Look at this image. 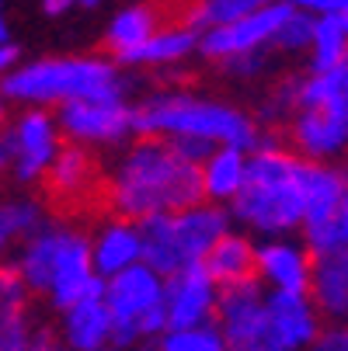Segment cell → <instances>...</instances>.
<instances>
[{
  "label": "cell",
  "instance_id": "obj_14",
  "mask_svg": "<svg viewBox=\"0 0 348 351\" xmlns=\"http://www.w3.org/2000/svg\"><path fill=\"white\" fill-rule=\"evenodd\" d=\"M91 275H94V265H91V240H87L80 230H70V226H67L60 258H56V271H53V282H49V292H45L49 306H53L56 313L70 310L77 299H84Z\"/></svg>",
  "mask_w": 348,
  "mask_h": 351
},
{
  "label": "cell",
  "instance_id": "obj_12",
  "mask_svg": "<svg viewBox=\"0 0 348 351\" xmlns=\"http://www.w3.org/2000/svg\"><path fill=\"white\" fill-rule=\"evenodd\" d=\"M314 254L303 240L292 237H265L258 243V278L265 289L307 292L310 289Z\"/></svg>",
  "mask_w": 348,
  "mask_h": 351
},
{
  "label": "cell",
  "instance_id": "obj_19",
  "mask_svg": "<svg viewBox=\"0 0 348 351\" xmlns=\"http://www.w3.org/2000/svg\"><path fill=\"white\" fill-rule=\"evenodd\" d=\"M32 330L28 289L14 265H0V351H28Z\"/></svg>",
  "mask_w": 348,
  "mask_h": 351
},
{
  "label": "cell",
  "instance_id": "obj_10",
  "mask_svg": "<svg viewBox=\"0 0 348 351\" xmlns=\"http://www.w3.org/2000/svg\"><path fill=\"white\" fill-rule=\"evenodd\" d=\"M265 313H268V344H279L286 351H307L324 327L307 292L265 289Z\"/></svg>",
  "mask_w": 348,
  "mask_h": 351
},
{
  "label": "cell",
  "instance_id": "obj_15",
  "mask_svg": "<svg viewBox=\"0 0 348 351\" xmlns=\"http://www.w3.org/2000/svg\"><path fill=\"white\" fill-rule=\"evenodd\" d=\"M161 299H164V275H157L143 261H136V265L105 278V303H108L112 317L139 320V313H146L154 303H161Z\"/></svg>",
  "mask_w": 348,
  "mask_h": 351
},
{
  "label": "cell",
  "instance_id": "obj_28",
  "mask_svg": "<svg viewBox=\"0 0 348 351\" xmlns=\"http://www.w3.org/2000/svg\"><path fill=\"white\" fill-rule=\"evenodd\" d=\"M35 226H42V209L32 198H8V202H0V258H4V250L18 237H28Z\"/></svg>",
  "mask_w": 348,
  "mask_h": 351
},
{
  "label": "cell",
  "instance_id": "obj_45",
  "mask_svg": "<svg viewBox=\"0 0 348 351\" xmlns=\"http://www.w3.org/2000/svg\"><path fill=\"white\" fill-rule=\"evenodd\" d=\"M77 4H80V8H97L102 0H77Z\"/></svg>",
  "mask_w": 348,
  "mask_h": 351
},
{
  "label": "cell",
  "instance_id": "obj_29",
  "mask_svg": "<svg viewBox=\"0 0 348 351\" xmlns=\"http://www.w3.org/2000/svg\"><path fill=\"white\" fill-rule=\"evenodd\" d=\"M262 4H268V0H198L188 14V28L202 32V28H213V25H230L244 14L258 11Z\"/></svg>",
  "mask_w": 348,
  "mask_h": 351
},
{
  "label": "cell",
  "instance_id": "obj_46",
  "mask_svg": "<svg viewBox=\"0 0 348 351\" xmlns=\"http://www.w3.org/2000/svg\"><path fill=\"white\" fill-rule=\"evenodd\" d=\"M4 101H8V97L0 94V125H4Z\"/></svg>",
  "mask_w": 348,
  "mask_h": 351
},
{
  "label": "cell",
  "instance_id": "obj_11",
  "mask_svg": "<svg viewBox=\"0 0 348 351\" xmlns=\"http://www.w3.org/2000/svg\"><path fill=\"white\" fill-rule=\"evenodd\" d=\"M14 181L32 184L45 178L49 164H53L60 149V125L56 115H49L42 105H32L18 122H14Z\"/></svg>",
  "mask_w": 348,
  "mask_h": 351
},
{
  "label": "cell",
  "instance_id": "obj_31",
  "mask_svg": "<svg viewBox=\"0 0 348 351\" xmlns=\"http://www.w3.org/2000/svg\"><path fill=\"white\" fill-rule=\"evenodd\" d=\"M268 53H272V49H251V53H237V56L220 60V66H223V73H227V77L251 80V77L265 73V66H268Z\"/></svg>",
  "mask_w": 348,
  "mask_h": 351
},
{
  "label": "cell",
  "instance_id": "obj_40",
  "mask_svg": "<svg viewBox=\"0 0 348 351\" xmlns=\"http://www.w3.org/2000/svg\"><path fill=\"white\" fill-rule=\"evenodd\" d=\"M73 4H77V0H42V11H45L49 18H60V14H67Z\"/></svg>",
  "mask_w": 348,
  "mask_h": 351
},
{
  "label": "cell",
  "instance_id": "obj_6",
  "mask_svg": "<svg viewBox=\"0 0 348 351\" xmlns=\"http://www.w3.org/2000/svg\"><path fill=\"white\" fill-rule=\"evenodd\" d=\"M56 125L73 143L115 146L132 136V108L126 97H70L56 105Z\"/></svg>",
  "mask_w": 348,
  "mask_h": 351
},
{
  "label": "cell",
  "instance_id": "obj_24",
  "mask_svg": "<svg viewBox=\"0 0 348 351\" xmlns=\"http://www.w3.org/2000/svg\"><path fill=\"white\" fill-rule=\"evenodd\" d=\"M49 191L53 195H80L84 188H87V181H91V174H94V167H91V154L84 149V143H67V146H60L56 149V157H53V164H49Z\"/></svg>",
  "mask_w": 348,
  "mask_h": 351
},
{
  "label": "cell",
  "instance_id": "obj_13",
  "mask_svg": "<svg viewBox=\"0 0 348 351\" xmlns=\"http://www.w3.org/2000/svg\"><path fill=\"white\" fill-rule=\"evenodd\" d=\"M233 230V216L227 206L220 202H195L188 209H178L171 213V233H174V247H178V254L181 261H202L206 258V250L227 233Z\"/></svg>",
  "mask_w": 348,
  "mask_h": 351
},
{
  "label": "cell",
  "instance_id": "obj_42",
  "mask_svg": "<svg viewBox=\"0 0 348 351\" xmlns=\"http://www.w3.org/2000/svg\"><path fill=\"white\" fill-rule=\"evenodd\" d=\"M338 70H341V84H345V94H348V56H345V63H341Z\"/></svg>",
  "mask_w": 348,
  "mask_h": 351
},
{
  "label": "cell",
  "instance_id": "obj_23",
  "mask_svg": "<svg viewBox=\"0 0 348 351\" xmlns=\"http://www.w3.org/2000/svg\"><path fill=\"white\" fill-rule=\"evenodd\" d=\"M244 171H247V149H237V146H216L213 154H209L202 164H198L206 202H220V206H227L230 198L240 191V184H244Z\"/></svg>",
  "mask_w": 348,
  "mask_h": 351
},
{
  "label": "cell",
  "instance_id": "obj_1",
  "mask_svg": "<svg viewBox=\"0 0 348 351\" xmlns=\"http://www.w3.org/2000/svg\"><path fill=\"white\" fill-rule=\"evenodd\" d=\"M202 198L198 164L185 160L164 136H139V143L126 149V157L115 164L108 181V206L122 219L178 213Z\"/></svg>",
  "mask_w": 348,
  "mask_h": 351
},
{
  "label": "cell",
  "instance_id": "obj_47",
  "mask_svg": "<svg viewBox=\"0 0 348 351\" xmlns=\"http://www.w3.org/2000/svg\"><path fill=\"white\" fill-rule=\"evenodd\" d=\"M97 351H122V348H112V344H105V348H97Z\"/></svg>",
  "mask_w": 348,
  "mask_h": 351
},
{
  "label": "cell",
  "instance_id": "obj_37",
  "mask_svg": "<svg viewBox=\"0 0 348 351\" xmlns=\"http://www.w3.org/2000/svg\"><path fill=\"white\" fill-rule=\"evenodd\" d=\"M334 233H338V243L341 247H348V191H345V198L338 202V209H334Z\"/></svg>",
  "mask_w": 348,
  "mask_h": 351
},
{
  "label": "cell",
  "instance_id": "obj_21",
  "mask_svg": "<svg viewBox=\"0 0 348 351\" xmlns=\"http://www.w3.org/2000/svg\"><path fill=\"white\" fill-rule=\"evenodd\" d=\"M198 49V32L181 25V28H157L154 35H146L139 45L115 53L119 66H167L185 60L188 53Z\"/></svg>",
  "mask_w": 348,
  "mask_h": 351
},
{
  "label": "cell",
  "instance_id": "obj_2",
  "mask_svg": "<svg viewBox=\"0 0 348 351\" xmlns=\"http://www.w3.org/2000/svg\"><path fill=\"white\" fill-rule=\"evenodd\" d=\"M303 157L272 136H258L247 154L240 191L230 198V216L255 237H292L300 233L307 213Z\"/></svg>",
  "mask_w": 348,
  "mask_h": 351
},
{
  "label": "cell",
  "instance_id": "obj_25",
  "mask_svg": "<svg viewBox=\"0 0 348 351\" xmlns=\"http://www.w3.org/2000/svg\"><path fill=\"white\" fill-rule=\"evenodd\" d=\"M310 70H338L348 56V28L341 25L338 11L314 14V35H310Z\"/></svg>",
  "mask_w": 348,
  "mask_h": 351
},
{
  "label": "cell",
  "instance_id": "obj_5",
  "mask_svg": "<svg viewBox=\"0 0 348 351\" xmlns=\"http://www.w3.org/2000/svg\"><path fill=\"white\" fill-rule=\"evenodd\" d=\"M289 149L303 160H341L348 154V94L341 70H310L300 77L289 112Z\"/></svg>",
  "mask_w": 348,
  "mask_h": 351
},
{
  "label": "cell",
  "instance_id": "obj_8",
  "mask_svg": "<svg viewBox=\"0 0 348 351\" xmlns=\"http://www.w3.org/2000/svg\"><path fill=\"white\" fill-rule=\"evenodd\" d=\"M292 4L286 0H268L258 11L244 14L230 25H213V28H202L198 32V49L206 60L220 63L227 56H237V53H251V49H272V35L279 28V21L289 14Z\"/></svg>",
  "mask_w": 348,
  "mask_h": 351
},
{
  "label": "cell",
  "instance_id": "obj_39",
  "mask_svg": "<svg viewBox=\"0 0 348 351\" xmlns=\"http://www.w3.org/2000/svg\"><path fill=\"white\" fill-rule=\"evenodd\" d=\"M18 60H21V49L14 42H0V77L11 73L18 66Z\"/></svg>",
  "mask_w": 348,
  "mask_h": 351
},
{
  "label": "cell",
  "instance_id": "obj_7",
  "mask_svg": "<svg viewBox=\"0 0 348 351\" xmlns=\"http://www.w3.org/2000/svg\"><path fill=\"white\" fill-rule=\"evenodd\" d=\"M230 351H255L268 344V313H265V285L262 278H244L223 285L213 313Z\"/></svg>",
  "mask_w": 348,
  "mask_h": 351
},
{
  "label": "cell",
  "instance_id": "obj_30",
  "mask_svg": "<svg viewBox=\"0 0 348 351\" xmlns=\"http://www.w3.org/2000/svg\"><path fill=\"white\" fill-rule=\"evenodd\" d=\"M310 35H314V14L303 8H289V14L279 21L272 35V49L286 56H300L310 49Z\"/></svg>",
  "mask_w": 348,
  "mask_h": 351
},
{
  "label": "cell",
  "instance_id": "obj_41",
  "mask_svg": "<svg viewBox=\"0 0 348 351\" xmlns=\"http://www.w3.org/2000/svg\"><path fill=\"white\" fill-rule=\"evenodd\" d=\"M0 42H11V28H8V18H4V4H0Z\"/></svg>",
  "mask_w": 348,
  "mask_h": 351
},
{
  "label": "cell",
  "instance_id": "obj_36",
  "mask_svg": "<svg viewBox=\"0 0 348 351\" xmlns=\"http://www.w3.org/2000/svg\"><path fill=\"white\" fill-rule=\"evenodd\" d=\"M286 4H292V8H303V11H310V14H331V11H338L345 0H286Z\"/></svg>",
  "mask_w": 348,
  "mask_h": 351
},
{
  "label": "cell",
  "instance_id": "obj_17",
  "mask_svg": "<svg viewBox=\"0 0 348 351\" xmlns=\"http://www.w3.org/2000/svg\"><path fill=\"white\" fill-rule=\"evenodd\" d=\"M67 226H35L14 254V271L21 275L28 295H45L56 271V258L63 247Z\"/></svg>",
  "mask_w": 348,
  "mask_h": 351
},
{
  "label": "cell",
  "instance_id": "obj_3",
  "mask_svg": "<svg viewBox=\"0 0 348 351\" xmlns=\"http://www.w3.org/2000/svg\"><path fill=\"white\" fill-rule=\"evenodd\" d=\"M132 132L136 136H202L216 146H237L251 149L258 146V122L227 105V101H209L188 90H157L143 105L132 108Z\"/></svg>",
  "mask_w": 348,
  "mask_h": 351
},
{
  "label": "cell",
  "instance_id": "obj_4",
  "mask_svg": "<svg viewBox=\"0 0 348 351\" xmlns=\"http://www.w3.org/2000/svg\"><path fill=\"white\" fill-rule=\"evenodd\" d=\"M126 80L105 56H56L14 66L0 77V94L21 105H60L70 97H122Z\"/></svg>",
  "mask_w": 348,
  "mask_h": 351
},
{
  "label": "cell",
  "instance_id": "obj_34",
  "mask_svg": "<svg viewBox=\"0 0 348 351\" xmlns=\"http://www.w3.org/2000/svg\"><path fill=\"white\" fill-rule=\"evenodd\" d=\"M164 330H167V310H164V299H161V303H154L146 313H139V334H143V341H157Z\"/></svg>",
  "mask_w": 348,
  "mask_h": 351
},
{
  "label": "cell",
  "instance_id": "obj_26",
  "mask_svg": "<svg viewBox=\"0 0 348 351\" xmlns=\"http://www.w3.org/2000/svg\"><path fill=\"white\" fill-rule=\"evenodd\" d=\"M157 32V14L146 8V4H132L126 11H119L105 32V42L112 53H126V49L139 45L146 35H154Z\"/></svg>",
  "mask_w": 348,
  "mask_h": 351
},
{
  "label": "cell",
  "instance_id": "obj_22",
  "mask_svg": "<svg viewBox=\"0 0 348 351\" xmlns=\"http://www.w3.org/2000/svg\"><path fill=\"white\" fill-rule=\"evenodd\" d=\"M139 261V230L136 219H112L97 230V237L91 240V265L97 275H115L129 265Z\"/></svg>",
  "mask_w": 348,
  "mask_h": 351
},
{
  "label": "cell",
  "instance_id": "obj_44",
  "mask_svg": "<svg viewBox=\"0 0 348 351\" xmlns=\"http://www.w3.org/2000/svg\"><path fill=\"white\" fill-rule=\"evenodd\" d=\"M255 351H286V348H279V344H262V348H255Z\"/></svg>",
  "mask_w": 348,
  "mask_h": 351
},
{
  "label": "cell",
  "instance_id": "obj_32",
  "mask_svg": "<svg viewBox=\"0 0 348 351\" xmlns=\"http://www.w3.org/2000/svg\"><path fill=\"white\" fill-rule=\"evenodd\" d=\"M171 146L178 149L185 160H192V164H202L213 149H216V143H209V139H202V136H171Z\"/></svg>",
  "mask_w": 348,
  "mask_h": 351
},
{
  "label": "cell",
  "instance_id": "obj_18",
  "mask_svg": "<svg viewBox=\"0 0 348 351\" xmlns=\"http://www.w3.org/2000/svg\"><path fill=\"white\" fill-rule=\"evenodd\" d=\"M112 341V310L102 295H84L63 310V348L97 351Z\"/></svg>",
  "mask_w": 348,
  "mask_h": 351
},
{
  "label": "cell",
  "instance_id": "obj_16",
  "mask_svg": "<svg viewBox=\"0 0 348 351\" xmlns=\"http://www.w3.org/2000/svg\"><path fill=\"white\" fill-rule=\"evenodd\" d=\"M307 295L314 299L321 320H327V324L348 320V247L314 254Z\"/></svg>",
  "mask_w": 348,
  "mask_h": 351
},
{
  "label": "cell",
  "instance_id": "obj_38",
  "mask_svg": "<svg viewBox=\"0 0 348 351\" xmlns=\"http://www.w3.org/2000/svg\"><path fill=\"white\" fill-rule=\"evenodd\" d=\"M14 167V132L4 129L0 132V174Z\"/></svg>",
  "mask_w": 348,
  "mask_h": 351
},
{
  "label": "cell",
  "instance_id": "obj_20",
  "mask_svg": "<svg viewBox=\"0 0 348 351\" xmlns=\"http://www.w3.org/2000/svg\"><path fill=\"white\" fill-rule=\"evenodd\" d=\"M206 271L213 275V282L223 289V285H233V282H244V278H258V243L251 240V233H233L227 230L202 258Z\"/></svg>",
  "mask_w": 348,
  "mask_h": 351
},
{
  "label": "cell",
  "instance_id": "obj_35",
  "mask_svg": "<svg viewBox=\"0 0 348 351\" xmlns=\"http://www.w3.org/2000/svg\"><path fill=\"white\" fill-rule=\"evenodd\" d=\"M28 351H67V348L53 337V330H49V327H35V330H32V344H28Z\"/></svg>",
  "mask_w": 348,
  "mask_h": 351
},
{
  "label": "cell",
  "instance_id": "obj_27",
  "mask_svg": "<svg viewBox=\"0 0 348 351\" xmlns=\"http://www.w3.org/2000/svg\"><path fill=\"white\" fill-rule=\"evenodd\" d=\"M154 351H230L216 320L198 324V327H178V330H164L154 341Z\"/></svg>",
  "mask_w": 348,
  "mask_h": 351
},
{
  "label": "cell",
  "instance_id": "obj_9",
  "mask_svg": "<svg viewBox=\"0 0 348 351\" xmlns=\"http://www.w3.org/2000/svg\"><path fill=\"white\" fill-rule=\"evenodd\" d=\"M220 285L206 271L202 261H188L178 271L164 278V310H167V330L178 327H198L209 324L216 313Z\"/></svg>",
  "mask_w": 348,
  "mask_h": 351
},
{
  "label": "cell",
  "instance_id": "obj_43",
  "mask_svg": "<svg viewBox=\"0 0 348 351\" xmlns=\"http://www.w3.org/2000/svg\"><path fill=\"white\" fill-rule=\"evenodd\" d=\"M338 18H341V25H345V28H348V0H345V4H341V8H338Z\"/></svg>",
  "mask_w": 348,
  "mask_h": 351
},
{
  "label": "cell",
  "instance_id": "obj_33",
  "mask_svg": "<svg viewBox=\"0 0 348 351\" xmlns=\"http://www.w3.org/2000/svg\"><path fill=\"white\" fill-rule=\"evenodd\" d=\"M307 351H348V320L321 327V334L314 337V344Z\"/></svg>",
  "mask_w": 348,
  "mask_h": 351
}]
</instances>
